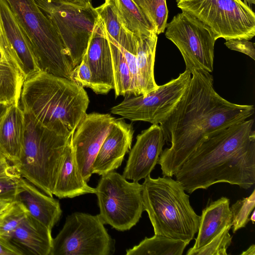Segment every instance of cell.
I'll return each mask as SVG.
<instances>
[{
	"instance_id": "cell-1",
	"label": "cell",
	"mask_w": 255,
	"mask_h": 255,
	"mask_svg": "<svg viewBox=\"0 0 255 255\" xmlns=\"http://www.w3.org/2000/svg\"><path fill=\"white\" fill-rule=\"evenodd\" d=\"M177 106L159 125L165 141L170 142L157 163L162 174L172 177L211 133L247 120L255 113L253 105L231 103L213 87L210 73L194 71Z\"/></svg>"
},
{
	"instance_id": "cell-2",
	"label": "cell",
	"mask_w": 255,
	"mask_h": 255,
	"mask_svg": "<svg viewBox=\"0 0 255 255\" xmlns=\"http://www.w3.org/2000/svg\"><path fill=\"white\" fill-rule=\"evenodd\" d=\"M253 119L209 134L174 174L192 193L218 183L248 189L255 183Z\"/></svg>"
},
{
	"instance_id": "cell-3",
	"label": "cell",
	"mask_w": 255,
	"mask_h": 255,
	"mask_svg": "<svg viewBox=\"0 0 255 255\" xmlns=\"http://www.w3.org/2000/svg\"><path fill=\"white\" fill-rule=\"evenodd\" d=\"M89 99L74 81L40 71L23 83L19 106L37 123L70 135L86 114Z\"/></svg>"
},
{
	"instance_id": "cell-4",
	"label": "cell",
	"mask_w": 255,
	"mask_h": 255,
	"mask_svg": "<svg viewBox=\"0 0 255 255\" xmlns=\"http://www.w3.org/2000/svg\"><path fill=\"white\" fill-rule=\"evenodd\" d=\"M170 176L152 178L148 175L142 184L144 210L154 235L179 240L187 245L198 232L200 216L189 201L181 184Z\"/></svg>"
},
{
	"instance_id": "cell-5",
	"label": "cell",
	"mask_w": 255,
	"mask_h": 255,
	"mask_svg": "<svg viewBox=\"0 0 255 255\" xmlns=\"http://www.w3.org/2000/svg\"><path fill=\"white\" fill-rule=\"evenodd\" d=\"M72 134L64 135L50 130L25 114L23 152L20 160L14 166L22 178L53 197L58 174Z\"/></svg>"
},
{
	"instance_id": "cell-6",
	"label": "cell",
	"mask_w": 255,
	"mask_h": 255,
	"mask_svg": "<svg viewBox=\"0 0 255 255\" xmlns=\"http://www.w3.org/2000/svg\"><path fill=\"white\" fill-rule=\"evenodd\" d=\"M32 45L41 71L73 80L74 66L56 29L35 0H5Z\"/></svg>"
},
{
	"instance_id": "cell-7",
	"label": "cell",
	"mask_w": 255,
	"mask_h": 255,
	"mask_svg": "<svg viewBox=\"0 0 255 255\" xmlns=\"http://www.w3.org/2000/svg\"><path fill=\"white\" fill-rule=\"evenodd\" d=\"M182 11L208 26L217 39L250 40L255 35V14L242 0H176Z\"/></svg>"
},
{
	"instance_id": "cell-8",
	"label": "cell",
	"mask_w": 255,
	"mask_h": 255,
	"mask_svg": "<svg viewBox=\"0 0 255 255\" xmlns=\"http://www.w3.org/2000/svg\"><path fill=\"white\" fill-rule=\"evenodd\" d=\"M95 189L99 215L105 224L124 232L138 222L144 211L142 184L128 182L113 170L102 175Z\"/></svg>"
},
{
	"instance_id": "cell-9",
	"label": "cell",
	"mask_w": 255,
	"mask_h": 255,
	"mask_svg": "<svg viewBox=\"0 0 255 255\" xmlns=\"http://www.w3.org/2000/svg\"><path fill=\"white\" fill-rule=\"evenodd\" d=\"M99 215L74 212L53 239L50 255H112L115 241Z\"/></svg>"
},
{
	"instance_id": "cell-10",
	"label": "cell",
	"mask_w": 255,
	"mask_h": 255,
	"mask_svg": "<svg viewBox=\"0 0 255 255\" xmlns=\"http://www.w3.org/2000/svg\"><path fill=\"white\" fill-rule=\"evenodd\" d=\"M35 1L56 29L75 68L86 52L98 13L91 3L81 6L58 0Z\"/></svg>"
},
{
	"instance_id": "cell-11",
	"label": "cell",
	"mask_w": 255,
	"mask_h": 255,
	"mask_svg": "<svg viewBox=\"0 0 255 255\" xmlns=\"http://www.w3.org/2000/svg\"><path fill=\"white\" fill-rule=\"evenodd\" d=\"M166 37L180 51L186 70L211 73L217 39L211 29L190 14L182 11L166 25Z\"/></svg>"
},
{
	"instance_id": "cell-12",
	"label": "cell",
	"mask_w": 255,
	"mask_h": 255,
	"mask_svg": "<svg viewBox=\"0 0 255 255\" xmlns=\"http://www.w3.org/2000/svg\"><path fill=\"white\" fill-rule=\"evenodd\" d=\"M191 78L187 70L176 79L159 86L146 94L126 95L124 100L111 109V113L131 121L160 125L171 114L184 94Z\"/></svg>"
},
{
	"instance_id": "cell-13",
	"label": "cell",
	"mask_w": 255,
	"mask_h": 255,
	"mask_svg": "<svg viewBox=\"0 0 255 255\" xmlns=\"http://www.w3.org/2000/svg\"><path fill=\"white\" fill-rule=\"evenodd\" d=\"M109 114H86L72 136L78 169L87 182L92 174L97 153L115 120Z\"/></svg>"
},
{
	"instance_id": "cell-14",
	"label": "cell",
	"mask_w": 255,
	"mask_h": 255,
	"mask_svg": "<svg viewBox=\"0 0 255 255\" xmlns=\"http://www.w3.org/2000/svg\"><path fill=\"white\" fill-rule=\"evenodd\" d=\"M165 142L160 125H152L143 130L136 136L122 175L134 182L150 175L158 162Z\"/></svg>"
},
{
	"instance_id": "cell-15",
	"label": "cell",
	"mask_w": 255,
	"mask_h": 255,
	"mask_svg": "<svg viewBox=\"0 0 255 255\" xmlns=\"http://www.w3.org/2000/svg\"><path fill=\"white\" fill-rule=\"evenodd\" d=\"M85 54L92 73L91 89L97 94L108 93L114 88L112 57L106 30L99 16Z\"/></svg>"
},
{
	"instance_id": "cell-16",
	"label": "cell",
	"mask_w": 255,
	"mask_h": 255,
	"mask_svg": "<svg viewBox=\"0 0 255 255\" xmlns=\"http://www.w3.org/2000/svg\"><path fill=\"white\" fill-rule=\"evenodd\" d=\"M133 129L123 119H115L97 154L93 174L102 175L118 168L131 148Z\"/></svg>"
},
{
	"instance_id": "cell-17",
	"label": "cell",
	"mask_w": 255,
	"mask_h": 255,
	"mask_svg": "<svg viewBox=\"0 0 255 255\" xmlns=\"http://www.w3.org/2000/svg\"><path fill=\"white\" fill-rule=\"evenodd\" d=\"M25 80L22 65L0 24V104L19 105Z\"/></svg>"
},
{
	"instance_id": "cell-18",
	"label": "cell",
	"mask_w": 255,
	"mask_h": 255,
	"mask_svg": "<svg viewBox=\"0 0 255 255\" xmlns=\"http://www.w3.org/2000/svg\"><path fill=\"white\" fill-rule=\"evenodd\" d=\"M0 24L22 65L26 79L41 71L30 41L5 0H0Z\"/></svg>"
},
{
	"instance_id": "cell-19",
	"label": "cell",
	"mask_w": 255,
	"mask_h": 255,
	"mask_svg": "<svg viewBox=\"0 0 255 255\" xmlns=\"http://www.w3.org/2000/svg\"><path fill=\"white\" fill-rule=\"evenodd\" d=\"M15 201L21 203L31 216L51 230L62 215L58 200L22 177Z\"/></svg>"
},
{
	"instance_id": "cell-20",
	"label": "cell",
	"mask_w": 255,
	"mask_h": 255,
	"mask_svg": "<svg viewBox=\"0 0 255 255\" xmlns=\"http://www.w3.org/2000/svg\"><path fill=\"white\" fill-rule=\"evenodd\" d=\"M25 114L19 105L9 106L0 119V151L15 165L23 149Z\"/></svg>"
},
{
	"instance_id": "cell-21",
	"label": "cell",
	"mask_w": 255,
	"mask_h": 255,
	"mask_svg": "<svg viewBox=\"0 0 255 255\" xmlns=\"http://www.w3.org/2000/svg\"><path fill=\"white\" fill-rule=\"evenodd\" d=\"M53 240L51 230L28 213L9 239L23 255H50Z\"/></svg>"
},
{
	"instance_id": "cell-22",
	"label": "cell",
	"mask_w": 255,
	"mask_h": 255,
	"mask_svg": "<svg viewBox=\"0 0 255 255\" xmlns=\"http://www.w3.org/2000/svg\"><path fill=\"white\" fill-rule=\"evenodd\" d=\"M232 222L230 200L222 197L212 202L202 211L194 245L188 251L199 249L207 245L227 226L232 225Z\"/></svg>"
},
{
	"instance_id": "cell-23",
	"label": "cell",
	"mask_w": 255,
	"mask_h": 255,
	"mask_svg": "<svg viewBox=\"0 0 255 255\" xmlns=\"http://www.w3.org/2000/svg\"><path fill=\"white\" fill-rule=\"evenodd\" d=\"M135 37L138 92L139 95H146L159 87L154 76L157 35L152 31L135 34Z\"/></svg>"
},
{
	"instance_id": "cell-24",
	"label": "cell",
	"mask_w": 255,
	"mask_h": 255,
	"mask_svg": "<svg viewBox=\"0 0 255 255\" xmlns=\"http://www.w3.org/2000/svg\"><path fill=\"white\" fill-rule=\"evenodd\" d=\"M72 136L53 192V195L59 199L71 198L96 192V189L88 185L78 169L72 145Z\"/></svg>"
},
{
	"instance_id": "cell-25",
	"label": "cell",
	"mask_w": 255,
	"mask_h": 255,
	"mask_svg": "<svg viewBox=\"0 0 255 255\" xmlns=\"http://www.w3.org/2000/svg\"><path fill=\"white\" fill-rule=\"evenodd\" d=\"M187 245L183 241L154 235L126 251L127 255H182Z\"/></svg>"
},
{
	"instance_id": "cell-26",
	"label": "cell",
	"mask_w": 255,
	"mask_h": 255,
	"mask_svg": "<svg viewBox=\"0 0 255 255\" xmlns=\"http://www.w3.org/2000/svg\"><path fill=\"white\" fill-rule=\"evenodd\" d=\"M124 27L135 34L155 31L133 0H109Z\"/></svg>"
},
{
	"instance_id": "cell-27",
	"label": "cell",
	"mask_w": 255,
	"mask_h": 255,
	"mask_svg": "<svg viewBox=\"0 0 255 255\" xmlns=\"http://www.w3.org/2000/svg\"><path fill=\"white\" fill-rule=\"evenodd\" d=\"M107 35L112 57L115 97L130 95L131 78L126 58L119 44L107 33Z\"/></svg>"
},
{
	"instance_id": "cell-28",
	"label": "cell",
	"mask_w": 255,
	"mask_h": 255,
	"mask_svg": "<svg viewBox=\"0 0 255 255\" xmlns=\"http://www.w3.org/2000/svg\"><path fill=\"white\" fill-rule=\"evenodd\" d=\"M158 35L164 32L168 10L166 0H133Z\"/></svg>"
},
{
	"instance_id": "cell-29",
	"label": "cell",
	"mask_w": 255,
	"mask_h": 255,
	"mask_svg": "<svg viewBox=\"0 0 255 255\" xmlns=\"http://www.w3.org/2000/svg\"><path fill=\"white\" fill-rule=\"evenodd\" d=\"M28 212L20 202L14 201L0 213V237L9 239Z\"/></svg>"
},
{
	"instance_id": "cell-30",
	"label": "cell",
	"mask_w": 255,
	"mask_h": 255,
	"mask_svg": "<svg viewBox=\"0 0 255 255\" xmlns=\"http://www.w3.org/2000/svg\"><path fill=\"white\" fill-rule=\"evenodd\" d=\"M95 9L104 23L107 33L119 44L126 28L122 23L112 3L109 0H105L102 4Z\"/></svg>"
},
{
	"instance_id": "cell-31",
	"label": "cell",
	"mask_w": 255,
	"mask_h": 255,
	"mask_svg": "<svg viewBox=\"0 0 255 255\" xmlns=\"http://www.w3.org/2000/svg\"><path fill=\"white\" fill-rule=\"evenodd\" d=\"M255 207V190L248 197L238 200L230 207L232 213L233 233L245 228L250 221L249 216Z\"/></svg>"
},
{
	"instance_id": "cell-32",
	"label": "cell",
	"mask_w": 255,
	"mask_h": 255,
	"mask_svg": "<svg viewBox=\"0 0 255 255\" xmlns=\"http://www.w3.org/2000/svg\"><path fill=\"white\" fill-rule=\"evenodd\" d=\"M232 225L227 226L208 244L202 248L186 253L187 255H228L227 249L232 244L229 231Z\"/></svg>"
},
{
	"instance_id": "cell-33",
	"label": "cell",
	"mask_w": 255,
	"mask_h": 255,
	"mask_svg": "<svg viewBox=\"0 0 255 255\" xmlns=\"http://www.w3.org/2000/svg\"><path fill=\"white\" fill-rule=\"evenodd\" d=\"M21 178V176L0 177V201H15Z\"/></svg>"
},
{
	"instance_id": "cell-34",
	"label": "cell",
	"mask_w": 255,
	"mask_h": 255,
	"mask_svg": "<svg viewBox=\"0 0 255 255\" xmlns=\"http://www.w3.org/2000/svg\"><path fill=\"white\" fill-rule=\"evenodd\" d=\"M73 81L82 87L91 88L92 73L86 55L85 54L82 59L72 71Z\"/></svg>"
},
{
	"instance_id": "cell-35",
	"label": "cell",
	"mask_w": 255,
	"mask_h": 255,
	"mask_svg": "<svg viewBox=\"0 0 255 255\" xmlns=\"http://www.w3.org/2000/svg\"><path fill=\"white\" fill-rule=\"evenodd\" d=\"M230 49L244 53L255 60V43L246 39H231L225 42Z\"/></svg>"
},
{
	"instance_id": "cell-36",
	"label": "cell",
	"mask_w": 255,
	"mask_h": 255,
	"mask_svg": "<svg viewBox=\"0 0 255 255\" xmlns=\"http://www.w3.org/2000/svg\"><path fill=\"white\" fill-rule=\"evenodd\" d=\"M12 176H21L14 165L9 162L0 151V177Z\"/></svg>"
},
{
	"instance_id": "cell-37",
	"label": "cell",
	"mask_w": 255,
	"mask_h": 255,
	"mask_svg": "<svg viewBox=\"0 0 255 255\" xmlns=\"http://www.w3.org/2000/svg\"><path fill=\"white\" fill-rule=\"evenodd\" d=\"M0 255H23V254L10 241L0 237Z\"/></svg>"
},
{
	"instance_id": "cell-38",
	"label": "cell",
	"mask_w": 255,
	"mask_h": 255,
	"mask_svg": "<svg viewBox=\"0 0 255 255\" xmlns=\"http://www.w3.org/2000/svg\"><path fill=\"white\" fill-rule=\"evenodd\" d=\"M58 1L77 6H84L91 2V0H58Z\"/></svg>"
},
{
	"instance_id": "cell-39",
	"label": "cell",
	"mask_w": 255,
	"mask_h": 255,
	"mask_svg": "<svg viewBox=\"0 0 255 255\" xmlns=\"http://www.w3.org/2000/svg\"><path fill=\"white\" fill-rule=\"evenodd\" d=\"M241 255H255V245H251L247 250L243 252Z\"/></svg>"
},
{
	"instance_id": "cell-40",
	"label": "cell",
	"mask_w": 255,
	"mask_h": 255,
	"mask_svg": "<svg viewBox=\"0 0 255 255\" xmlns=\"http://www.w3.org/2000/svg\"><path fill=\"white\" fill-rule=\"evenodd\" d=\"M12 202L11 201H0V213L8 207Z\"/></svg>"
},
{
	"instance_id": "cell-41",
	"label": "cell",
	"mask_w": 255,
	"mask_h": 255,
	"mask_svg": "<svg viewBox=\"0 0 255 255\" xmlns=\"http://www.w3.org/2000/svg\"><path fill=\"white\" fill-rule=\"evenodd\" d=\"M9 106L4 105V104H0V119L1 116L3 115L5 111H6L7 108Z\"/></svg>"
},
{
	"instance_id": "cell-42",
	"label": "cell",
	"mask_w": 255,
	"mask_h": 255,
	"mask_svg": "<svg viewBox=\"0 0 255 255\" xmlns=\"http://www.w3.org/2000/svg\"><path fill=\"white\" fill-rule=\"evenodd\" d=\"M249 219L252 222V223L254 224L255 222V211L253 212V213L251 215V217Z\"/></svg>"
},
{
	"instance_id": "cell-43",
	"label": "cell",
	"mask_w": 255,
	"mask_h": 255,
	"mask_svg": "<svg viewBox=\"0 0 255 255\" xmlns=\"http://www.w3.org/2000/svg\"><path fill=\"white\" fill-rule=\"evenodd\" d=\"M244 1L248 4H252L255 3V0H244Z\"/></svg>"
}]
</instances>
